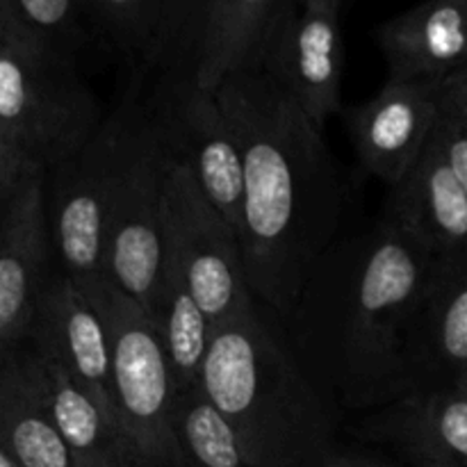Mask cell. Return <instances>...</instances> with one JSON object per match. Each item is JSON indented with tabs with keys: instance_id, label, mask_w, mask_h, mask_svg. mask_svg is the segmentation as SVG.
Masks as SVG:
<instances>
[{
	"instance_id": "obj_11",
	"label": "cell",
	"mask_w": 467,
	"mask_h": 467,
	"mask_svg": "<svg viewBox=\"0 0 467 467\" xmlns=\"http://www.w3.org/2000/svg\"><path fill=\"white\" fill-rule=\"evenodd\" d=\"M340 9L342 0L308 5L292 0L258 62L322 132L328 119L342 112L345 39Z\"/></svg>"
},
{
	"instance_id": "obj_16",
	"label": "cell",
	"mask_w": 467,
	"mask_h": 467,
	"mask_svg": "<svg viewBox=\"0 0 467 467\" xmlns=\"http://www.w3.org/2000/svg\"><path fill=\"white\" fill-rule=\"evenodd\" d=\"M377 41L392 80H445L467 67V0H422L381 23Z\"/></svg>"
},
{
	"instance_id": "obj_17",
	"label": "cell",
	"mask_w": 467,
	"mask_h": 467,
	"mask_svg": "<svg viewBox=\"0 0 467 467\" xmlns=\"http://www.w3.org/2000/svg\"><path fill=\"white\" fill-rule=\"evenodd\" d=\"M374 441L395 445L415 467H467V400L454 388H427L368 420Z\"/></svg>"
},
{
	"instance_id": "obj_8",
	"label": "cell",
	"mask_w": 467,
	"mask_h": 467,
	"mask_svg": "<svg viewBox=\"0 0 467 467\" xmlns=\"http://www.w3.org/2000/svg\"><path fill=\"white\" fill-rule=\"evenodd\" d=\"M164 260L182 274L213 324L254 306L235 226L201 192L185 164L167 155Z\"/></svg>"
},
{
	"instance_id": "obj_22",
	"label": "cell",
	"mask_w": 467,
	"mask_h": 467,
	"mask_svg": "<svg viewBox=\"0 0 467 467\" xmlns=\"http://www.w3.org/2000/svg\"><path fill=\"white\" fill-rule=\"evenodd\" d=\"M100 35L130 64L162 68L173 39L181 0H87Z\"/></svg>"
},
{
	"instance_id": "obj_27",
	"label": "cell",
	"mask_w": 467,
	"mask_h": 467,
	"mask_svg": "<svg viewBox=\"0 0 467 467\" xmlns=\"http://www.w3.org/2000/svg\"><path fill=\"white\" fill-rule=\"evenodd\" d=\"M442 114L467 128V67L441 80Z\"/></svg>"
},
{
	"instance_id": "obj_2",
	"label": "cell",
	"mask_w": 467,
	"mask_h": 467,
	"mask_svg": "<svg viewBox=\"0 0 467 467\" xmlns=\"http://www.w3.org/2000/svg\"><path fill=\"white\" fill-rule=\"evenodd\" d=\"M217 96L242 153L246 283L260 308L285 319L336 242L345 182L324 132L263 68L233 73Z\"/></svg>"
},
{
	"instance_id": "obj_4",
	"label": "cell",
	"mask_w": 467,
	"mask_h": 467,
	"mask_svg": "<svg viewBox=\"0 0 467 467\" xmlns=\"http://www.w3.org/2000/svg\"><path fill=\"white\" fill-rule=\"evenodd\" d=\"M85 295L108 327L114 404L135 465L187 467L178 438L176 383L149 315L108 278Z\"/></svg>"
},
{
	"instance_id": "obj_6",
	"label": "cell",
	"mask_w": 467,
	"mask_h": 467,
	"mask_svg": "<svg viewBox=\"0 0 467 467\" xmlns=\"http://www.w3.org/2000/svg\"><path fill=\"white\" fill-rule=\"evenodd\" d=\"M167 153L144 109H126V135L109 208L105 278L150 308L164 269Z\"/></svg>"
},
{
	"instance_id": "obj_26",
	"label": "cell",
	"mask_w": 467,
	"mask_h": 467,
	"mask_svg": "<svg viewBox=\"0 0 467 467\" xmlns=\"http://www.w3.org/2000/svg\"><path fill=\"white\" fill-rule=\"evenodd\" d=\"M433 140L438 141L445 158L450 160L451 169H454V173L463 182L467 192V128L442 114L441 123H438L436 132H433Z\"/></svg>"
},
{
	"instance_id": "obj_24",
	"label": "cell",
	"mask_w": 467,
	"mask_h": 467,
	"mask_svg": "<svg viewBox=\"0 0 467 467\" xmlns=\"http://www.w3.org/2000/svg\"><path fill=\"white\" fill-rule=\"evenodd\" d=\"M176 422L187 467H258L199 386L178 397Z\"/></svg>"
},
{
	"instance_id": "obj_31",
	"label": "cell",
	"mask_w": 467,
	"mask_h": 467,
	"mask_svg": "<svg viewBox=\"0 0 467 467\" xmlns=\"http://www.w3.org/2000/svg\"><path fill=\"white\" fill-rule=\"evenodd\" d=\"M296 3H301V5H308V3H322V0H296Z\"/></svg>"
},
{
	"instance_id": "obj_7",
	"label": "cell",
	"mask_w": 467,
	"mask_h": 467,
	"mask_svg": "<svg viewBox=\"0 0 467 467\" xmlns=\"http://www.w3.org/2000/svg\"><path fill=\"white\" fill-rule=\"evenodd\" d=\"M123 135L126 109L100 123L80 150L46 173L53 254L59 272L82 292L105 278V240Z\"/></svg>"
},
{
	"instance_id": "obj_23",
	"label": "cell",
	"mask_w": 467,
	"mask_h": 467,
	"mask_svg": "<svg viewBox=\"0 0 467 467\" xmlns=\"http://www.w3.org/2000/svg\"><path fill=\"white\" fill-rule=\"evenodd\" d=\"M87 0H0V36L46 57L71 59L85 39Z\"/></svg>"
},
{
	"instance_id": "obj_3",
	"label": "cell",
	"mask_w": 467,
	"mask_h": 467,
	"mask_svg": "<svg viewBox=\"0 0 467 467\" xmlns=\"http://www.w3.org/2000/svg\"><path fill=\"white\" fill-rule=\"evenodd\" d=\"M199 388L258 467H322L333 454L328 400L258 304L214 327Z\"/></svg>"
},
{
	"instance_id": "obj_25",
	"label": "cell",
	"mask_w": 467,
	"mask_h": 467,
	"mask_svg": "<svg viewBox=\"0 0 467 467\" xmlns=\"http://www.w3.org/2000/svg\"><path fill=\"white\" fill-rule=\"evenodd\" d=\"M32 173H39V169H35L23 158L21 150L12 144L3 123H0V203L7 201L16 192V187Z\"/></svg>"
},
{
	"instance_id": "obj_9",
	"label": "cell",
	"mask_w": 467,
	"mask_h": 467,
	"mask_svg": "<svg viewBox=\"0 0 467 467\" xmlns=\"http://www.w3.org/2000/svg\"><path fill=\"white\" fill-rule=\"evenodd\" d=\"M144 114L164 153L190 169L201 192L240 235L242 153L217 91L203 89L187 78L162 76Z\"/></svg>"
},
{
	"instance_id": "obj_14",
	"label": "cell",
	"mask_w": 467,
	"mask_h": 467,
	"mask_svg": "<svg viewBox=\"0 0 467 467\" xmlns=\"http://www.w3.org/2000/svg\"><path fill=\"white\" fill-rule=\"evenodd\" d=\"M27 340L57 360L80 390L121 429L114 404L108 327L96 306L67 274L57 272L46 285Z\"/></svg>"
},
{
	"instance_id": "obj_30",
	"label": "cell",
	"mask_w": 467,
	"mask_h": 467,
	"mask_svg": "<svg viewBox=\"0 0 467 467\" xmlns=\"http://www.w3.org/2000/svg\"><path fill=\"white\" fill-rule=\"evenodd\" d=\"M0 467H18L16 461H14L12 456L3 450V447H0Z\"/></svg>"
},
{
	"instance_id": "obj_1",
	"label": "cell",
	"mask_w": 467,
	"mask_h": 467,
	"mask_svg": "<svg viewBox=\"0 0 467 467\" xmlns=\"http://www.w3.org/2000/svg\"><path fill=\"white\" fill-rule=\"evenodd\" d=\"M438 272L436 255L390 214L328 246L283 319L328 401L377 410L413 392L406 333Z\"/></svg>"
},
{
	"instance_id": "obj_18",
	"label": "cell",
	"mask_w": 467,
	"mask_h": 467,
	"mask_svg": "<svg viewBox=\"0 0 467 467\" xmlns=\"http://www.w3.org/2000/svg\"><path fill=\"white\" fill-rule=\"evenodd\" d=\"M406 368L413 392L450 388L467 372V265L438 272L406 333Z\"/></svg>"
},
{
	"instance_id": "obj_21",
	"label": "cell",
	"mask_w": 467,
	"mask_h": 467,
	"mask_svg": "<svg viewBox=\"0 0 467 467\" xmlns=\"http://www.w3.org/2000/svg\"><path fill=\"white\" fill-rule=\"evenodd\" d=\"M146 315L162 342L176 392L181 397L182 392L199 386L201 369H203L210 342H213V319L192 295L182 274L167 260H164L162 278Z\"/></svg>"
},
{
	"instance_id": "obj_12",
	"label": "cell",
	"mask_w": 467,
	"mask_h": 467,
	"mask_svg": "<svg viewBox=\"0 0 467 467\" xmlns=\"http://www.w3.org/2000/svg\"><path fill=\"white\" fill-rule=\"evenodd\" d=\"M46 173H32L0 203V363L30 336L50 276Z\"/></svg>"
},
{
	"instance_id": "obj_28",
	"label": "cell",
	"mask_w": 467,
	"mask_h": 467,
	"mask_svg": "<svg viewBox=\"0 0 467 467\" xmlns=\"http://www.w3.org/2000/svg\"><path fill=\"white\" fill-rule=\"evenodd\" d=\"M322 467H390L360 454H331Z\"/></svg>"
},
{
	"instance_id": "obj_10",
	"label": "cell",
	"mask_w": 467,
	"mask_h": 467,
	"mask_svg": "<svg viewBox=\"0 0 467 467\" xmlns=\"http://www.w3.org/2000/svg\"><path fill=\"white\" fill-rule=\"evenodd\" d=\"M292 0H181L160 73L217 91L242 68L258 67L274 26Z\"/></svg>"
},
{
	"instance_id": "obj_13",
	"label": "cell",
	"mask_w": 467,
	"mask_h": 467,
	"mask_svg": "<svg viewBox=\"0 0 467 467\" xmlns=\"http://www.w3.org/2000/svg\"><path fill=\"white\" fill-rule=\"evenodd\" d=\"M442 117L441 80H392L345 112L365 171L395 187L431 144Z\"/></svg>"
},
{
	"instance_id": "obj_5",
	"label": "cell",
	"mask_w": 467,
	"mask_h": 467,
	"mask_svg": "<svg viewBox=\"0 0 467 467\" xmlns=\"http://www.w3.org/2000/svg\"><path fill=\"white\" fill-rule=\"evenodd\" d=\"M0 123L23 158L48 173L80 150L103 119L71 59L30 53L0 36Z\"/></svg>"
},
{
	"instance_id": "obj_19",
	"label": "cell",
	"mask_w": 467,
	"mask_h": 467,
	"mask_svg": "<svg viewBox=\"0 0 467 467\" xmlns=\"http://www.w3.org/2000/svg\"><path fill=\"white\" fill-rule=\"evenodd\" d=\"M0 447L18 467H76L50 415L30 349L0 363Z\"/></svg>"
},
{
	"instance_id": "obj_15",
	"label": "cell",
	"mask_w": 467,
	"mask_h": 467,
	"mask_svg": "<svg viewBox=\"0 0 467 467\" xmlns=\"http://www.w3.org/2000/svg\"><path fill=\"white\" fill-rule=\"evenodd\" d=\"M386 214L436 255L441 272L467 265V192L436 140L390 187Z\"/></svg>"
},
{
	"instance_id": "obj_20",
	"label": "cell",
	"mask_w": 467,
	"mask_h": 467,
	"mask_svg": "<svg viewBox=\"0 0 467 467\" xmlns=\"http://www.w3.org/2000/svg\"><path fill=\"white\" fill-rule=\"evenodd\" d=\"M30 356L50 415L76 467H137L121 429L80 390L67 369L32 345Z\"/></svg>"
},
{
	"instance_id": "obj_29",
	"label": "cell",
	"mask_w": 467,
	"mask_h": 467,
	"mask_svg": "<svg viewBox=\"0 0 467 467\" xmlns=\"http://www.w3.org/2000/svg\"><path fill=\"white\" fill-rule=\"evenodd\" d=\"M450 388H454L456 392H461V395H463L465 400H467V372L463 374V377H459V379H456V381L451 383Z\"/></svg>"
}]
</instances>
